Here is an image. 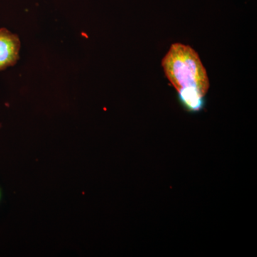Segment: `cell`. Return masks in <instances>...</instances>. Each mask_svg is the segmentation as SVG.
I'll return each instance as SVG.
<instances>
[{"label":"cell","mask_w":257,"mask_h":257,"mask_svg":"<svg viewBox=\"0 0 257 257\" xmlns=\"http://www.w3.org/2000/svg\"><path fill=\"white\" fill-rule=\"evenodd\" d=\"M20 49L18 37L6 29H0V70L16 63Z\"/></svg>","instance_id":"cell-2"},{"label":"cell","mask_w":257,"mask_h":257,"mask_svg":"<svg viewBox=\"0 0 257 257\" xmlns=\"http://www.w3.org/2000/svg\"><path fill=\"white\" fill-rule=\"evenodd\" d=\"M179 100L184 107L189 111L202 110L204 106V94L192 88L181 89L179 91Z\"/></svg>","instance_id":"cell-3"},{"label":"cell","mask_w":257,"mask_h":257,"mask_svg":"<svg viewBox=\"0 0 257 257\" xmlns=\"http://www.w3.org/2000/svg\"><path fill=\"white\" fill-rule=\"evenodd\" d=\"M2 199V190L1 189H0V201H1Z\"/></svg>","instance_id":"cell-4"},{"label":"cell","mask_w":257,"mask_h":257,"mask_svg":"<svg viewBox=\"0 0 257 257\" xmlns=\"http://www.w3.org/2000/svg\"><path fill=\"white\" fill-rule=\"evenodd\" d=\"M162 67L167 79L178 92L192 88L204 95L207 94L209 88L207 72L192 47L173 44L162 60Z\"/></svg>","instance_id":"cell-1"}]
</instances>
